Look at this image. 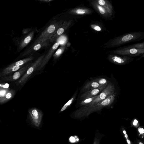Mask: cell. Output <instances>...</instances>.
<instances>
[{
    "mask_svg": "<svg viewBox=\"0 0 144 144\" xmlns=\"http://www.w3.org/2000/svg\"><path fill=\"white\" fill-rule=\"evenodd\" d=\"M9 84H6L5 85H3V87H4V88H9Z\"/></svg>",
    "mask_w": 144,
    "mask_h": 144,
    "instance_id": "27",
    "label": "cell"
},
{
    "mask_svg": "<svg viewBox=\"0 0 144 144\" xmlns=\"http://www.w3.org/2000/svg\"><path fill=\"white\" fill-rule=\"evenodd\" d=\"M116 92L115 85L114 83L111 82L107 85L105 88L91 103L84 106L89 107L103 101L108 97L114 94Z\"/></svg>",
    "mask_w": 144,
    "mask_h": 144,
    "instance_id": "3",
    "label": "cell"
},
{
    "mask_svg": "<svg viewBox=\"0 0 144 144\" xmlns=\"http://www.w3.org/2000/svg\"><path fill=\"white\" fill-rule=\"evenodd\" d=\"M99 139L98 138H96L94 140L93 144H99Z\"/></svg>",
    "mask_w": 144,
    "mask_h": 144,
    "instance_id": "23",
    "label": "cell"
},
{
    "mask_svg": "<svg viewBox=\"0 0 144 144\" xmlns=\"http://www.w3.org/2000/svg\"><path fill=\"white\" fill-rule=\"evenodd\" d=\"M137 123H138V121H137L136 120H135L134 121L133 123L134 125L135 126L137 125Z\"/></svg>",
    "mask_w": 144,
    "mask_h": 144,
    "instance_id": "28",
    "label": "cell"
},
{
    "mask_svg": "<svg viewBox=\"0 0 144 144\" xmlns=\"http://www.w3.org/2000/svg\"><path fill=\"white\" fill-rule=\"evenodd\" d=\"M144 38V32L139 31L124 34L110 40L104 44L106 48L118 47L132 42L140 41Z\"/></svg>",
    "mask_w": 144,
    "mask_h": 144,
    "instance_id": "1",
    "label": "cell"
},
{
    "mask_svg": "<svg viewBox=\"0 0 144 144\" xmlns=\"http://www.w3.org/2000/svg\"><path fill=\"white\" fill-rule=\"evenodd\" d=\"M41 45L40 44H39L35 45V46L34 47L33 49L35 51H38L41 48Z\"/></svg>",
    "mask_w": 144,
    "mask_h": 144,
    "instance_id": "20",
    "label": "cell"
},
{
    "mask_svg": "<svg viewBox=\"0 0 144 144\" xmlns=\"http://www.w3.org/2000/svg\"><path fill=\"white\" fill-rule=\"evenodd\" d=\"M62 49H61V48H59V49H58L57 51H56L55 55L56 56H59L62 54Z\"/></svg>",
    "mask_w": 144,
    "mask_h": 144,
    "instance_id": "21",
    "label": "cell"
},
{
    "mask_svg": "<svg viewBox=\"0 0 144 144\" xmlns=\"http://www.w3.org/2000/svg\"><path fill=\"white\" fill-rule=\"evenodd\" d=\"M90 27L92 30L97 32H103L105 29L103 24L97 21H92L90 24Z\"/></svg>",
    "mask_w": 144,
    "mask_h": 144,
    "instance_id": "12",
    "label": "cell"
},
{
    "mask_svg": "<svg viewBox=\"0 0 144 144\" xmlns=\"http://www.w3.org/2000/svg\"><path fill=\"white\" fill-rule=\"evenodd\" d=\"M107 85H103L99 88L93 89L83 93L81 95V99L83 100L86 98H92L99 95L105 88Z\"/></svg>",
    "mask_w": 144,
    "mask_h": 144,
    "instance_id": "8",
    "label": "cell"
},
{
    "mask_svg": "<svg viewBox=\"0 0 144 144\" xmlns=\"http://www.w3.org/2000/svg\"><path fill=\"white\" fill-rule=\"evenodd\" d=\"M32 32L29 34L25 36L20 37H16L13 39V41L17 47V51L19 53L27 46L31 41L32 36Z\"/></svg>",
    "mask_w": 144,
    "mask_h": 144,
    "instance_id": "7",
    "label": "cell"
},
{
    "mask_svg": "<svg viewBox=\"0 0 144 144\" xmlns=\"http://www.w3.org/2000/svg\"><path fill=\"white\" fill-rule=\"evenodd\" d=\"M75 97L76 95H74L65 104L64 106L63 107L61 108L60 111L62 112V111L65 110L69 106H70L72 104L73 102L74 101Z\"/></svg>",
    "mask_w": 144,
    "mask_h": 144,
    "instance_id": "16",
    "label": "cell"
},
{
    "mask_svg": "<svg viewBox=\"0 0 144 144\" xmlns=\"http://www.w3.org/2000/svg\"><path fill=\"white\" fill-rule=\"evenodd\" d=\"M103 85H100L98 82L91 80L86 83L82 88L81 92L83 93L93 89L99 88Z\"/></svg>",
    "mask_w": 144,
    "mask_h": 144,
    "instance_id": "11",
    "label": "cell"
},
{
    "mask_svg": "<svg viewBox=\"0 0 144 144\" xmlns=\"http://www.w3.org/2000/svg\"><path fill=\"white\" fill-rule=\"evenodd\" d=\"M56 27L55 25H50L47 29V32L49 34L52 33L54 31Z\"/></svg>",
    "mask_w": 144,
    "mask_h": 144,
    "instance_id": "17",
    "label": "cell"
},
{
    "mask_svg": "<svg viewBox=\"0 0 144 144\" xmlns=\"http://www.w3.org/2000/svg\"><path fill=\"white\" fill-rule=\"evenodd\" d=\"M99 5L103 6L115 17V12L112 2L108 0H95Z\"/></svg>",
    "mask_w": 144,
    "mask_h": 144,
    "instance_id": "10",
    "label": "cell"
},
{
    "mask_svg": "<svg viewBox=\"0 0 144 144\" xmlns=\"http://www.w3.org/2000/svg\"><path fill=\"white\" fill-rule=\"evenodd\" d=\"M91 80L98 82L101 85H107L111 82L108 78L104 77L93 78Z\"/></svg>",
    "mask_w": 144,
    "mask_h": 144,
    "instance_id": "13",
    "label": "cell"
},
{
    "mask_svg": "<svg viewBox=\"0 0 144 144\" xmlns=\"http://www.w3.org/2000/svg\"><path fill=\"white\" fill-rule=\"evenodd\" d=\"M107 59L112 63L119 65L128 64L133 61L134 58L129 57L120 55L109 54Z\"/></svg>",
    "mask_w": 144,
    "mask_h": 144,
    "instance_id": "6",
    "label": "cell"
},
{
    "mask_svg": "<svg viewBox=\"0 0 144 144\" xmlns=\"http://www.w3.org/2000/svg\"><path fill=\"white\" fill-rule=\"evenodd\" d=\"M139 132L141 134H143L144 133V130L143 128H139L138 129Z\"/></svg>",
    "mask_w": 144,
    "mask_h": 144,
    "instance_id": "26",
    "label": "cell"
},
{
    "mask_svg": "<svg viewBox=\"0 0 144 144\" xmlns=\"http://www.w3.org/2000/svg\"><path fill=\"white\" fill-rule=\"evenodd\" d=\"M6 92L4 90H1L0 91V95L3 96L5 94Z\"/></svg>",
    "mask_w": 144,
    "mask_h": 144,
    "instance_id": "25",
    "label": "cell"
},
{
    "mask_svg": "<svg viewBox=\"0 0 144 144\" xmlns=\"http://www.w3.org/2000/svg\"><path fill=\"white\" fill-rule=\"evenodd\" d=\"M123 47L128 48H138L144 49V42L134 44L128 46H123Z\"/></svg>",
    "mask_w": 144,
    "mask_h": 144,
    "instance_id": "14",
    "label": "cell"
},
{
    "mask_svg": "<svg viewBox=\"0 0 144 144\" xmlns=\"http://www.w3.org/2000/svg\"><path fill=\"white\" fill-rule=\"evenodd\" d=\"M123 133L125 135V134H127V132H126L124 130L123 131Z\"/></svg>",
    "mask_w": 144,
    "mask_h": 144,
    "instance_id": "30",
    "label": "cell"
},
{
    "mask_svg": "<svg viewBox=\"0 0 144 144\" xmlns=\"http://www.w3.org/2000/svg\"><path fill=\"white\" fill-rule=\"evenodd\" d=\"M90 5L102 18L106 20L113 21L114 17L106 9L99 5L95 0H89Z\"/></svg>",
    "mask_w": 144,
    "mask_h": 144,
    "instance_id": "5",
    "label": "cell"
},
{
    "mask_svg": "<svg viewBox=\"0 0 144 144\" xmlns=\"http://www.w3.org/2000/svg\"><path fill=\"white\" fill-rule=\"evenodd\" d=\"M127 141L128 144H131V142L130 140L128 139H127Z\"/></svg>",
    "mask_w": 144,
    "mask_h": 144,
    "instance_id": "29",
    "label": "cell"
},
{
    "mask_svg": "<svg viewBox=\"0 0 144 144\" xmlns=\"http://www.w3.org/2000/svg\"><path fill=\"white\" fill-rule=\"evenodd\" d=\"M139 144H144L143 143H142V142H140L139 143Z\"/></svg>",
    "mask_w": 144,
    "mask_h": 144,
    "instance_id": "31",
    "label": "cell"
},
{
    "mask_svg": "<svg viewBox=\"0 0 144 144\" xmlns=\"http://www.w3.org/2000/svg\"><path fill=\"white\" fill-rule=\"evenodd\" d=\"M117 95L116 92L103 101L94 105L89 107L82 106L76 111L75 113V117L80 118L88 116L92 113L101 111L104 108L110 107L115 103Z\"/></svg>",
    "mask_w": 144,
    "mask_h": 144,
    "instance_id": "2",
    "label": "cell"
},
{
    "mask_svg": "<svg viewBox=\"0 0 144 144\" xmlns=\"http://www.w3.org/2000/svg\"><path fill=\"white\" fill-rule=\"evenodd\" d=\"M98 95L92 97V98H86V99L82 100V101L81 102L80 104V105L82 107L89 104L91 103L95 98H96V97L98 96Z\"/></svg>",
    "mask_w": 144,
    "mask_h": 144,
    "instance_id": "15",
    "label": "cell"
},
{
    "mask_svg": "<svg viewBox=\"0 0 144 144\" xmlns=\"http://www.w3.org/2000/svg\"><path fill=\"white\" fill-rule=\"evenodd\" d=\"M110 53V54H115L132 58L144 54V49L128 48L122 47L111 51Z\"/></svg>",
    "mask_w": 144,
    "mask_h": 144,
    "instance_id": "4",
    "label": "cell"
},
{
    "mask_svg": "<svg viewBox=\"0 0 144 144\" xmlns=\"http://www.w3.org/2000/svg\"><path fill=\"white\" fill-rule=\"evenodd\" d=\"M20 76V73L17 72L15 73L13 76V78L14 80H17L19 78Z\"/></svg>",
    "mask_w": 144,
    "mask_h": 144,
    "instance_id": "18",
    "label": "cell"
},
{
    "mask_svg": "<svg viewBox=\"0 0 144 144\" xmlns=\"http://www.w3.org/2000/svg\"><path fill=\"white\" fill-rule=\"evenodd\" d=\"M64 31V29L63 28H60L57 30V34L58 35H60L62 34Z\"/></svg>",
    "mask_w": 144,
    "mask_h": 144,
    "instance_id": "19",
    "label": "cell"
},
{
    "mask_svg": "<svg viewBox=\"0 0 144 144\" xmlns=\"http://www.w3.org/2000/svg\"><path fill=\"white\" fill-rule=\"evenodd\" d=\"M30 114L33 123L36 126L39 125L43 116L41 111L37 108H34L30 111Z\"/></svg>",
    "mask_w": 144,
    "mask_h": 144,
    "instance_id": "9",
    "label": "cell"
},
{
    "mask_svg": "<svg viewBox=\"0 0 144 144\" xmlns=\"http://www.w3.org/2000/svg\"><path fill=\"white\" fill-rule=\"evenodd\" d=\"M12 97V94L11 93H8L6 95V98L8 99H9L11 98Z\"/></svg>",
    "mask_w": 144,
    "mask_h": 144,
    "instance_id": "24",
    "label": "cell"
},
{
    "mask_svg": "<svg viewBox=\"0 0 144 144\" xmlns=\"http://www.w3.org/2000/svg\"><path fill=\"white\" fill-rule=\"evenodd\" d=\"M20 68L19 66L15 65L13 66L12 68V70L13 72H15V71H17Z\"/></svg>",
    "mask_w": 144,
    "mask_h": 144,
    "instance_id": "22",
    "label": "cell"
}]
</instances>
